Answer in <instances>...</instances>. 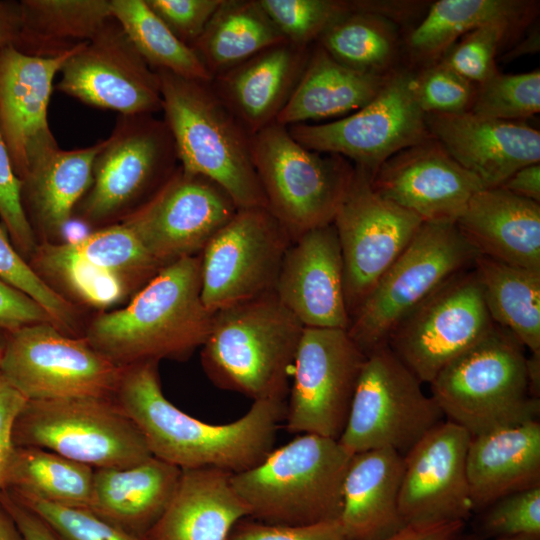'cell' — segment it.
<instances>
[{
  "label": "cell",
  "instance_id": "cell-1",
  "mask_svg": "<svg viewBox=\"0 0 540 540\" xmlns=\"http://www.w3.org/2000/svg\"><path fill=\"white\" fill-rule=\"evenodd\" d=\"M158 363L124 368L114 401L141 432L152 456L180 469L213 467L239 473L261 462L273 449L284 421L285 400H258L227 424L201 421L163 394Z\"/></svg>",
  "mask_w": 540,
  "mask_h": 540
},
{
  "label": "cell",
  "instance_id": "cell-2",
  "mask_svg": "<svg viewBox=\"0 0 540 540\" xmlns=\"http://www.w3.org/2000/svg\"><path fill=\"white\" fill-rule=\"evenodd\" d=\"M213 313L201 298L200 255L163 266L123 308L100 314L84 337L115 365L186 360L206 341Z\"/></svg>",
  "mask_w": 540,
  "mask_h": 540
},
{
  "label": "cell",
  "instance_id": "cell-3",
  "mask_svg": "<svg viewBox=\"0 0 540 540\" xmlns=\"http://www.w3.org/2000/svg\"><path fill=\"white\" fill-rule=\"evenodd\" d=\"M303 330L274 291L220 309L201 347L203 370L253 401L285 400Z\"/></svg>",
  "mask_w": 540,
  "mask_h": 540
},
{
  "label": "cell",
  "instance_id": "cell-4",
  "mask_svg": "<svg viewBox=\"0 0 540 540\" xmlns=\"http://www.w3.org/2000/svg\"><path fill=\"white\" fill-rule=\"evenodd\" d=\"M163 120L183 171L219 184L239 209L267 208L252 158V135L228 109L210 82L155 70Z\"/></svg>",
  "mask_w": 540,
  "mask_h": 540
},
{
  "label": "cell",
  "instance_id": "cell-5",
  "mask_svg": "<svg viewBox=\"0 0 540 540\" xmlns=\"http://www.w3.org/2000/svg\"><path fill=\"white\" fill-rule=\"evenodd\" d=\"M352 456L338 440L300 434L230 480L255 520L291 526L339 520Z\"/></svg>",
  "mask_w": 540,
  "mask_h": 540
},
{
  "label": "cell",
  "instance_id": "cell-6",
  "mask_svg": "<svg viewBox=\"0 0 540 540\" xmlns=\"http://www.w3.org/2000/svg\"><path fill=\"white\" fill-rule=\"evenodd\" d=\"M526 359L517 338L494 323L429 383L431 397L472 437L538 420L540 399L530 393Z\"/></svg>",
  "mask_w": 540,
  "mask_h": 540
},
{
  "label": "cell",
  "instance_id": "cell-7",
  "mask_svg": "<svg viewBox=\"0 0 540 540\" xmlns=\"http://www.w3.org/2000/svg\"><path fill=\"white\" fill-rule=\"evenodd\" d=\"M252 158L267 209L292 241L333 222L355 173L348 159L305 148L277 122L252 136Z\"/></svg>",
  "mask_w": 540,
  "mask_h": 540
},
{
  "label": "cell",
  "instance_id": "cell-8",
  "mask_svg": "<svg viewBox=\"0 0 540 540\" xmlns=\"http://www.w3.org/2000/svg\"><path fill=\"white\" fill-rule=\"evenodd\" d=\"M12 438L17 447L49 450L93 469L128 467L152 456L113 398L26 401Z\"/></svg>",
  "mask_w": 540,
  "mask_h": 540
},
{
  "label": "cell",
  "instance_id": "cell-9",
  "mask_svg": "<svg viewBox=\"0 0 540 540\" xmlns=\"http://www.w3.org/2000/svg\"><path fill=\"white\" fill-rule=\"evenodd\" d=\"M480 254L455 224L423 222L403 252L351 315L347 332L367 356L397 323Z\"/></svg>",
  "mask_w": 540,
  "mask_h": 540
},
{
  "label": "cell",
  "instance_id": "cell-10",
  "mask_svg": "<svg viewBox=\"0 0 540 540\" xmlns=\"http://www.w3.org/2000/svg\"><path fill=\"white\" fill-rule=\"evenodd\" d=\"M176 146L163 119L122 115L93 164L92 183L78 204L89 224L121 222L147 203L179 168Z\"/></svg>",
  "mask_w": 540,
  "mask_h": 540
},
{
  "label": "cell",
  "instance_id": "cell-11",
  "mask_svg": "<svg viewBox=\"0 0 540 540\" xmlns=\"http://www.w3.org/2000/svg\"><path fill=\"white\" fill-rule=\"evenodd\" d=\"M444 415L387 344L367 355L343 433L350 453L391 448L405 455Z\"/></svg>",
  "mask_w": 540,
  "mask_h": 540
},
{
  "label": "cell",
  "instance_id": "cell-12",
  "mask_svg": "<svg viewBox=\"0 0 540 540\" xmlns=\"http://www.w3.org/2000/svg\"><path fill=\"white\" fill-rule=\"evenodd\" d=\"M124 368L51 322L5 333L0 372L27 401L113 398Z\"/></svg>",
  "mask_w": 540,
  "mask_h": 540
},
{
  "label": "cell",
  "instance_id": "cell-13",
  "mask_svg": "<svg viewBox=\"0 0 540 540\" xmlns=\"http://www.w3.org/2000/svg\"><path fill=\"white\" fill-rule=\"evenodd\" d=\"M411 69H397L361 109L323 124L286 126L305 148L343 156L372 178L391 156L433 136L412 91Z\"/></svg>",
  "mask_w": 540,
  "mask_h": 540
},
{
  "label": "cell",
  "instance_id": "cell-14",
  "mask_svg": "<svg viewBox=\"0 0 540 540\" xmlns=\"http://www.w3.org/2000/svg\"><path fill=\"white\" fill-rule=\"evenodd\" d=\"M474 266L451 276L403 317L386 344L423 384L493 326Z\"/></svg>",
  "mask_w": 540,
  "mask_h": 540
},
{
  "label": "cell",
  "instance_id": "cell-15",
  "mask_svg": "<svg viewBox=\"0 0 540 540\" xmlns=\"http://www.w3.org/2000/svg\"><path fill=\"white\" fill-rule=\"evenodd\" d=\"M366 357L347 330L304 327L286 403V430L338 440Z\"/></svg>",
  "mask_w": 540,
  "mask_h": 540
},
{
  "label": "cell",
  "instance_id": "cell-16",
  "mask_svg": "<svg viewBox=\"0 0 540 540\" xmlns=\"http://www.w3.org/2000/svg\"><path fill=\"white\" fill-rule=\"evenodd\" d=\"M290 236L267 208H242L200 254L201 298L214 313L273 292Z\"/></svg>",
  "mask_w": 540,
  "mask_h": 540
},
{
  "label": "cell",
  "instance_id": "cell-17",
  "mask_svg": "<svg viewBox=\"0 0 540 540\" xmlns=\"http://www.w3.org/2000/svg\"><path fill=\"white\" fill-rule=\"evenodd\" d=\"M332 223L340 244L345 300L351 317L423 221L378 194L370 175L355 167L352 183Z\"/></svg>",
  "mask_w": 540,
  "mask_h": 540
},
{
  "label": "cell",
  "instance_id": "cell-18",
  "mask_svg": "<svg viewBox=\"0 0 540 540\" xmlns=\"http://www.w3.org/2000/svg\"><path fill=\"white\" fill-rule=\"evenodd\" d=\"M30 259L40 277H53L96 307L115 304L134 285L147 283L162 268L121 222L77 240L45 242Z\"/></svg>",
  "mask_w": 540,
  "mask_h": 540
},
{
  "label": "cell",
  "instance_id": "cell-19",
  "mask_svg": "<svg viewBox=\"0 0 540 540\" xmlns=\"http://www.w3.org/2000/svg\"><path fill=\"white\" fill-rule=\"evenodd\" d=\"M239 208L216 182L179 168L125 224L149 255L165 266L200 255L210 239Z\"/></svg>",
  "mask_w": 540,
  "mask_h": 540
},
{
  "label": "cell",
  "instance_id": "cell-20",
  "mask_svg": "<svg viewBox=\"0 0 540 540\" xmlns=\"http://www.w3.org/2000/svg\"><path fill=\"white\" fill-rule=\"evenodd\" d=\"M60 92L122 115L161 112L160 79L112 17L63 64Z\"/></svg>",
  "mask_w": 540,
  "mask_h": 540
},
{
  "label": "cell",
  "instance_id": "cell-21",
  "mask_svg": "<svg viewBox=\"0 0 540 540\" xmlns=\"http://www.w3.org/2000/svg\"><path fill=\"white\" fill-rule=\"evenodd\" d=\"M471 435L442 421L405 455L399 511L406 526L464 522L473 512L466 458Z\"/></svg>",
  "mask_w": 540,
  "mask_h": 540
},
{
  "label": "cell",
  "instance_id": "cell-22",
  "mask_svg": "<svg viewBox=\"0 0 540 540\" xmlns=\"http://www.w3.org/2000/svg\"><path fill=\"white\" fill-rule=\"evenodd\" d=\"M385 199L426 223L455 224L471 197L485 188L434 137L387 159L371 178Z\"/></svg>",
  "mask_w": 540,
  "mask_h": 540
},
{
  "label": "cell",
  "instance_id": "cell-23",
  "mask_svg": "<svg viewBox=\"0 0 540 540\" xmlns=\"http://www.w3.org/2000/svg\"><path fill=\"white\" fill-rule=\"evenodd\" d=\"M80 46L53 58L0 50V135L20 179L32 161L59 147L47 119L53 80Z\"/></svg>",
  "mask_w": 540,
  "mask_h": 540
},
{
  "label": "cell",
  "instance_id": "cell-24",
  "mask_svg": "<svg viewBox=\"0 0 540 540\" xmlns=\"http://www.w3.org/2000/svg\"><path fill=\"white\" fill-rule=\"evenodd\" d=\"M274 292L304 327L348 329L343 260L333 223L290 243Z\"/></svg>",
  "mask_w": 540,
  "mask_h": 540
},
{
  "label": "cell",
  "instance_id": "cell-25",
  "mask_svg": "<svg viewBox=\"0 0 540 540\" xmlns=\"http://www.w3.org/2000/svg\"><path fill=\"white\" fill-rule=\"evenodd\" d=\"M429 132L485 188L500 187L517 170L540 163V132L524 121L475 115L425 114Z\"/></svg>",
  "mask_w": 540,
  "mask_h": 540
},
{
  "label": "cell",
  "instance_id": "cell-26",
  "mask_svg": "<svg viewBox=\"0 0 540 540\" xmlns=\"http://www.w3.org/2000/svg\"><path fill=\"white\" fill-rule=\"evenodd\" d=\"M311 46L288 41L215 76L212 89L253 136L276 122L306 67Z\"/></svg>",
  "mask_w": 540,
  "mask_h": 540
},
{
  "label": "cell",
  "instance_id": "cell-27",
  "mask_svg": "<svg viewBox=\"0 0 540 540\" xmlns=\"http://www.w3.org/2000/svg\"><path fill=\"white\" fill-rule=\"evenodd\" d=\"M455 225L480 255L540 271V203L502 187L483 188Z\"/></svg>",
  "mask_w": 540,
  "mask_h": 540
},
{
  "label": "cell",
  "instance_id": "cell-28",
  "mask_svg": "<svg viewBox=\"0 0 540 540\" xmlns=\"http://www.w3.org/2000/svg\"><path fill=\"white\" fill-rule=\"evenodd\" d=\"M232 474L213 467L181 469L167 508L143 540H226L233 526L249 517Z\"/></svg>",
  "mask_w": 540,
  "mask_h": 540
},
{
  "label": "cell",
  "instance_id": "cell-29",
  "mask_svg": "<svg viewBox=\"0 0 540 540\" xmlns=\"http://www.w3.org/2000/svg\"><path fill=\"white\" fill-rule=\"evenodd\" d=\"M403 455L391 448L353 454L339 518L347 540H383L406 527L399 511Z\"/></svg>",
  "mask_w": 540,
  "mask_h": 540
},
{
  "label": "cell",
  "instance_id": "cell-30",
  "mask_svg": "<svg viewBox=\"0 0 540 540\" xmlns=\"http://www.w3.org/2000/svg\"><path fill=\"white\" fill-rule=\"evenodd\" d=\"M467 478L473 511L511 493L540 486V423L508 426L471 437Z\"/></svg>",
  "mask_w": 540,
  "mask_h": 540
},
{
  "label": "cell",
  "instance_id": "cell-31",
  "mask_svg": "<svg viewBox=\"0 0 540 540\" xmlns=\"http://www.w3.org/2000/svg\"><path fill=\"white\" fill-rule=\"evenodd\" d=\"M181 469L151 456L122 468L94 469L89 510L143 539L167 508Z\"/></svg>",
  "mask_w": 540,
  "mask_h": 540
},
{
  "label": "cell",
  "instance_id": "cell-32",
  "mask_svg": "<svg viewBox=\"0 0 540 540\" xmlns=\"http://www.w3.org/2000/svg\"><path fill=\"white\" fill-rule=\"evenodd\" d=\"M104 140L92 146L59 147L35 159L22 181V202L34 230L60 235L92 183L93 164ZM35 232V231H34Z\"/></svg>",
  "mask_w": 540,
  "mask_h": 540
},
{
  "label": "cell",
  "instance_id": "cell-33",
  "mask_svg": "<svg viewBox=\"0 0 540 540\" xmlns=\"http://www.w3.org/2000/svg\"><path fill=\"white\" fill-rule=\"evenodd\" d=\"M389 76L353 70L315 43L311 46L304 72L276 122L290 126L342 118L374 99Z\"/></svg>",
  "mask_w": 540,
  "mask_h": 540
},
{
  "label": "cell",
  "instance_id": "cell-34",
  "mask_svg": "<svg viewBox=\"0 0 540 540\" xmlns=\"http://www.w3.org/2000/svg\"><path fill=\"white\" fill-rule=\"evenodd\" d=\"M21 29L13 46L53 58L90 42L113 17L110 0H21Z\"/></svg>",
  "mask_w": 540,
  "mask_h": 540
},
{
  "label": "cell",
  "instance_id": "cell-35",
  "mask_svg": "<svg viewBox=\"0 0 540 540\" xmlns=\"http://www.w3.org/2000/svg\"><path fill=\"white\" fill-rule=\"evenodd\" d=\"M535 7V2L519 0H438L407 34L404 49L409 61L422 68L439 61L458 38L484 24H528Z\"/></svg>",
  "mask_w": 540,
  "mask_h": 540
},
{
  "label": "cell",
  "instance_id": "cell-36",
  "mask_svg": "<svg viewBox=\"0 0 540 540\" xmlns=\"http://www.w3.org/2000/svg\"><path fill=\"white\" fill-rule=\"evenodd\" d=\"M284 41L258 0H221L192 48L213 79Z\"/></svg>",
  "mask_w": 540,
  "mask_h": 540
},
{
  "label": "cell",
  "instance_id": "cell-37",
  "mask_svg": "<svg viewBox=\"0 0 540 540\" xmlns=\"http://www.w3.org/2000/svg\"><path fill=\"white\" fill-rule=\"evenodd\" d=\"M474 269L492 321L540 352V271L479 255Z\"/></svg>",
  "mask_w": 540,
  "mask_h": 540
},
{
  "label": "cell",
  "instance_id": "cell-38",
  "mask_svg": "<svg viewBox=\"0 0 540 540\" xmlns=\"http://www.w3.org/2000/svg\"><path fill=\"white\" fill-rule=\"evenodd\" d=\"M339 63L359 72L387 77L397 69L399 27L370 12L353 8L335 19L316 42Z\"/></svg>",
  "mask_w": 540,
  "mask_h": 540
},
{
  "label": "cell",
  "instance_id": "cell-39",
  "mask_svg": "<svg viewBox=\"0 0 540 540\" xmlns=\"http://www.w3.org/2000/svg\"><path fill=\"white\" fill-rule=\"evenodd\" d=\"M94 469L37 447L15 446L3 488L72 508H89Z\"/></svg>",
  "mask_w": 540,
  "mask_h": 540
},
{
  "label": "cell",
  "instance_id": "cell-40",
  "mask_svg": "<svg viewBox=\"0 0 540 540\" xmlns=\"http://www.w3.org/2000/svg\"><path fill=\"white\" fill-rule=\"evenodd\" d=\"M113 18L153 70L211 82L212 76L194 49L179 40L146 0H110Z\"/></svg>",
  "mask_w": 540,
  "mask_h": 540
},
{
  "label": "cell",
  "instance_id": "cell-41",
  "mask_svg": "<svg viewBox=\"0 0 540 540\" xmlns=\"http://www.w3.org/2000/svg\"><path fill=\"white\" fill-rule=\"evenodd\" d=\"M540 111V70L519 74L498 71L476 85L469 112L502 121H523Z\"/></svg>",
  "mask_w": 540,
  "mask_h": 540
},
{
  "label": "cell",
  "instance_id": "cell-42",
  "mask_svg": "<svg viewBox=\"0 0 540 540\" xmlns=\"http://www.w3.org/2000/svg\"><path fill=\"white\" fill-rule=\"evenodd\" d=\"M286 41L312 46L325 29L349 9L341 0H258Z\"/></svg>",
  "mask_w": 540,
  "mask_h": 540
},
{
  "label": "cell",
  "instance_id": "cell-43",
  "mask_svg": "<svg viewBox=\"0 0 540 540\" xmlns=\"http://www.w3.org/2000/svg\"><path fill=\"white\" fill-rule=\"evenodd\" d=\"M524 25L496 20L464 35L440 59L458 74L478 85L495 74L496 55L504 42Z\"/></svg>",
  "mask_w": 540,
  "mask_h": 540
},
{
  "label": "cell",
  "instance_id": "cell-44",
  "mask_svg": "<svg viewBox=\"0 0 540 540\" xmlns=\"http://www.w3.org/2000/svg\"><path fill=\"white\" fill-rule=\"evenodd\" d=\"M0 277L40 304L57 328L71 330L74 327L75 307L35 272L15 248L1 222Z\"/></svg>",
  "mask_w": 540,
  "mask_h": 540
},
{
  "label": "cell",
  "instance_id": "cell-45",
  "mask_svg": "<svg viewBox=\"0 0 540 540\" xmlns=\"http://www.w3.org/2000/svg\"><path fill=\"white\" fill-rule=\"evenodd\" d=\"M412 91L424 114H461L471 110L476 85L439 60L413 71Z\"/></svg>",
  "mask_w": 540,
  "mask_h": 540
},
{
  "label": "cell",
  "instance_id": "cell-46",
  "mask_svg": "<svg viewBox=\"0 0 540 540\" xmlns=\"http://www.w3.org/2000/svg\"><path fill=\"white\" fill-rule=\"evenodd\" d=\"M9 492L39 515L60 540H143L102 519L89 509L60 506Z\"/></svg>",
  "mask_w": 540,
  "mask_h": 540
},
{
  "label": "cell",
  "instance_id": "cell-47",
  "mask_svg": "<svg viewBox=\"0 0 540 540\" xmlns=\"http://www.w3.org/2000/svg\"><path fill=\"white\" fill-rule=\"evenodd\" d=\"M486 509L481 521L486 536H540V486L506 495Z\"/></svg>",
  "mask_w": 540,
  "mask_h": 540
},
{
  "label": "cell",
  "instance_id": "cell-48",
  "mask_svg": "<svg viewBox=\"0 0 540 540\" xmlns=\"http://www.w3.org/2000/svg\"><path fill=\"white\" fill-rule=\"evenodd\" d=\"M0 220L13 245L26 259L37 248L35 232L22 202V181L15 173L9 152L0 135Z\"/></svg>",
  "mask_w": 540,
  "mask_h": 540
},
{
  "label": "cell",
  "instance_id": "cell-49",
  "mask_svg": "<svg viewBox=\"0 0 540 540\" xmlns=\"http://www.w3.org/2000/svg\"><path fill=\"white\" fill-rule=\"evenodd\" d=\"M173 34L192 47L221 0H146Z\"/></svg>",
  "mask_w": 540,
  "mask_h": 540
},
{
  "label": "cell",
  "instance_id": "cell-50",
  "mask_svg": "<svg viewBox=\"0 0 540 540\" xmlns=\"http://www.w3.org/2000/svg\"><path fill=\"white\" fill-rule=\"evenodd\" d=\"M226 540H347L339 520L308 525H274L245 517Z\"/></svg>",
  "mask_w": 540,
  "mask_h": 540
},
{
  "label": "cell",
  "instance_id": "cell-51",
  "mask_svg": "<svg viewBox=\"0 0 540 540\" xmlns=\"http://www.w3.org/2000/svg\"><path fill=\"white\" fill-rule=\"evenodd\" d=\"M41 322L53 323L40 304L0 277V330L9 333Z\"/></svg>",
  "mask_w": 540,
  "mask_h": 540
},
{
  "label": "cell",
  "instance_id": "cell-52",
  "mask_svg": "<svg viewBox=\"0 0 540 540\" xmlns=\"http://www.w3.org/2000/svg\"><path fill=\"white\" fill-rule=\"evenodd\" d=\"M26 401L0 372V489L15 449L12 438L14 422Z\"/></svg>",
  "mask_w": 540,
  "mask_h": 540
},
{
  "label": "cell",
  "instance_id": "cell-53",
  "mask_svg": "<svg viewBox=\"0 0 540 540\" xmlns=\"http://www.w3.org/2000/svg\"><path fill=\"white\" fill-rule=\"evenodd\" d=\"M0 505L16 524L23 540H60L36 513L19 502L7 489H0Z\"/></svg>",
  "mask_w": 540,
  "mask_h": 540
},
{
  "label": "cell",
  "instance_id": "cell-54",
  "mask_svg": "<svg viewBox=\"0 0 540 540\" xmlns=\"http://www.w3.org/2000/svg\"><path fill=\"white\" fill-rule=\"evenodd\" d=\"M353 8L379 15L398 27L413 20L423 11L425 3L418 1H350Z\"/></svg>",
  "mask_w": 540,
  "mask_h": 540
},
{
  "label": "cell",
  "instance_id": "cell-55",
  "mask_svg": "<svg viewBox=\"0 0 540 540\" xmlns=\"http://www.w3.org/2000/svg\"><path fill=\"white\" fill-rule=\"evenodd\" d=\"M500 187L517 196L540 203V163L520 168Z\"/></svg>",
  "mask_w": 540,
  "mask_h": 540
},
{
  "label": "cell",
  "instance_id": "cell-56",
  "mask_svg": "<svg viewBox=\"0 0 540 540\" xmlns=\"http://www.w3.org/2000/svg\"><path fill=\"white\" fill-rule=\"evenodd\" d=\"M464 524V522H454L425 528L406 526L383 540H457Z\"/></svg>",
  "mask_w": 540,
  "mask_h": 540
},
{
  "label": "cell",
  "instance_id": "cell-57",
  "mask_svg": "<svg viewBox=\"0 0 540 540\" xmlns=\"http://www.w3.org/2000/svg\"><path fill=\"white\" fill-rule=\"evenodd\" d=\"M20 29V1L0 0V50L15 45Z\"/></svg>",
  "mask_w": 540,
  "mask_h": 540
},
{
  "label": "cell",
  "instance_id": "cell-58",
  "mask_svg": "<svg viewBox=\"0 0 540 540\" xmlns=\"http://www.w3.org/2000/svg\"><path fill=\"white\" fill-rule=\"evenodd\" d=\"M539 28H534L529 35L523 39L512 50L502 57V61H513L514 59L525 54L537 53L539 51Z\"/></svg>",
  "mask_w": 540,
  "mask_h": 540
},
{
  "label": "cell",
  "instance_id": "cell-59",
  "mask_svg": "<svg viewBox=\"0 0 540 540\" xmlns=\"http://www.w3.org/2000/svg\"><path fill=\"white\" fill-rule=\"evenodd\" d=\"M529 390L532 396L539 398L540 388V352L530 353L526 359Z\"/></svg>",
  "mask_w": 540,
  "mask_h": 540
},
{
  "label": "cell",
  "instance_id": "cell-60",
  "mask_svg": "<svg viewBox=\"0 0 540 540\" xmlns=\"http://www.w3.org/2000/svg\"><path fill=\"white\" fill-rule=\"evenodd\" d=\"M0 540H23L16 524L0 505Z\"/></svg>",
  "mask_w": 540,
  "mask_h": 540
},
{
  "label": "cell",
  "instance_id": "cell-61",
  "mask_svg": "<svg viewBox=\"0 0 540 540\" xmlns=\"http://www.w3.org/2000/svg\"><path fill=\"white\" fill-rule=\"evenodd\" d=\"M493 540H540V536L537 535H519L512 537H502Z\"/></svg>",
  "mask_w": 540,
  "mask_h": 540
},
{
  "label": "cell",
  "instance_id": "cell-62",
  "mask_svg": "<svg viewBox=\"0 0 540 540\" xmlns=\"http://www.w3.org/2000/svg\"><path fill=\"white\" fill-rule=\"evenodd\" d=\"M460 540H483V539L480 536L470 535V536L462 538Z\"/></svg>",
  "mask_w": 540,
  "mask_h": 540
},
{
  "label": "cell",
  "instance_id": "cell-63",
  "mask_svg": "<svg viewBox=\"0 0 540 540\" xmlns=\"http://www.w3.org/2000/svg\"><path fill=\"white\" fill-rule=\"evenodd\" d=\"M5 332L0 330V351L4 342Z\"/></svg>",
  "mask_w": 540,
  "mask_h": 540
}]
</instances>
